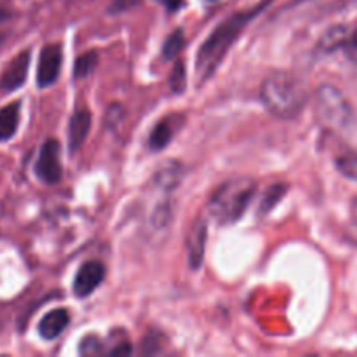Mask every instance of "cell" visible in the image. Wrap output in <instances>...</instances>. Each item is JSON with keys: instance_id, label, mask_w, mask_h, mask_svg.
I'll list each match as a JSON object with an SVG mask.
<instances>
[{"instance_id": "cell-1", "label": "cell", "mask_w": 357, "mask_h": 357, "mask_svg": "<svg viewBox=\"0 0 357 357\" xmlns=\"http://www.w3.org/2000/svg\"><path fill=\"white\" fill-rule=\"evenodd\" d=\"M268 3H271V0H265L253 9L232 14L213 30V33L206 38V42L199 49L197 59H195V72H197L199 79L208 80L216 72L222 59L229 52L230 45L237 40V37L243 33L250 21L257 17Z\"/></svg>"}, {"instance_id": "cell-2", "label": "cell", "mask_w": 357, "mask_h": 357, "mask_svg": "<svg viewBox=\"0 0 357 357\" xmlns=\"http://www.w3.org/2000/svg\"><path fill=\"white\" fill-rule=\"evenodd\" d=\"M260 93L267 110L279 119L296 117L307 101L303 84L288 72H272L265 77Z\"/></svg>"}, {"instance_id": "cell-3", "label": "cell", "mask_w": 357, "mask_h": 357, "mask_svg": "<svg viewBox=\"0 0 357 357\" xmlns=\"http://www.w3.org/2000/svg\"><path fill=\"white\" fill-rule=\"evenodd\" d=\"M257 192V183L251 178H234L223 183L211 197L208 211L216 222L234 223L244 215Z\"/></svg>"}, {"instance_id": "cell-4", "label": "cell", "mask_w": 357, "mask_h": 357, "mask_svg": "<svg viewBox=\"0 0 357 357\" xmlns=\"http://www.w3.org/2000/svg\"><path fill=\"white\" fill-rule=\"evenodd\" d=\"M316 115L321 124L337 131L351 128L354 122V112L347 98L340 89L330 84H324L317 89Z\"/></svg>"}, {"instance_id": "cell-5", "label": "cell", "mask_w": 357, "mask_h": 357, "mask_svg": "<svg viewBox=\"0 0 357 357\" xmlns=\"http://www.w3.org/2000/svg\"><path fill=\"white\" fill-rule=\"evenodd\" d=\"M35 173L44 183L54 185L61 180L63 167L59 162V143L58 139H47L42 145L40 155H38Z\"/></svg>"}, {"instance_id": "cell-6", "label": "cell", "mask_w": 357, "mask_h": 357, "mask_svg": "<svg viewBox=\"0 0 357 357\" xmlns=\"http://www.w3.org/2000/svg\"><path fill=\"white\" fill-rule=\"evenodd\" d=\"M63 52L61 45L51 44L45 45L40 52L38 59V72H37V84L38 87H49L56 82L61 70Z\"/></svg>"}, {"instance_id": "cell-7", "label": "cell", "mask_w": 357, "mask_h": 357, "mask_svg": "<svg viewBox=\"0 0 357 357\" xmlns=\"http://www.w3.org/2000/svg\"><path fill=\"white\" fill-rule=\"evenodd\" d=\"M105 274H107V268H105L103 264L94 260L86 261L75 275V281H73V293H75L79 298H86V296H89L91 293L103 282Z\"/></svg>"}, {"instance_id": "cell-8", "label": "cell", "mask_w": 357, "mask_h": 357, "mask_svg": "<svg viewBox=\"0 0 357 357\" xmlns=\"http://www.w3.org/2000/svg\"><path fill=\"white\" fill-rule=\"evenodd\" d=\"M28 66H30V51L20 52L3 70L2 77H0V89L10 93V91L23 86L24 80H26Z\"/></svg>"}, {"instance_id": "cell-9", "label": "cell", "mask_w": 357, "mask_h": 357, "mask_svg": "<svg viewBox=\"0 0 357 357\" xmlns=\"http://www.w3.org/2000/svg\"><path fill=\"white\" fill-rule=\"evenodd\" d=\"M206 241H208V227H206V222L202 218H199L197 222L194 223V227L190 229V234H188V264L194 271H197L202 265V260H204V250H206Z\"/></svg>"}, {"instance_id": "cell-10", "label": "cell", "mask_w": 357, "mask_h": 357, "mask_svg": "<svg viewBox=\"0 0 357 357\" xmlns=\"http://www.w3.org/2000/svg\"><path fill=\"white\" fill-rule=\"evenodd\" d=\"M91 121H93V119H91V112L87 110V108H79V110L73 114L68 126L70 152H77V150L84 145L87 135H89Z\"/></svg>"}, {"instance_id": "cell-11", "label": "cell", "mask_w": 357, "mask_h": 357, "mask_svg": "<svg viewBox=\"0 0 357 357\" xmlns=\"http://www.w3.org/2000/svg\"><path fill=\"white\" fill-rule=\"evenodd\" d=\"M70 323V312L65 309H56L52 312H47L42 317L40 324H38V333L45 340H54L58 338L63 331L66 330Z\"/></svg>"}, {"instance_id": "cell-12", "label": "cell", "mask_w": 357, "mask_h": 357, "mask_svg": "<svg viewBox=\"0 0 357 357\" xmlns=\"http://www.w3.org/2000/svg\"><path fill=\"white\" fill-rule=\"evenodd\" d=\"M178 124L176 121H173V117H166V119H160L157 122L155 128L152 129L150 132V138H149V146L153 150V152H159L162 150L167 143L173 139L174 131H176Z\"/></svg>"}, {"instance_id": "cell-13", "label": "cell", "mask_w": 357, "mask_h": 357, "mask_svg": "<svg viewBox=\"0 0 357 357\" xmlns=\"http://www.w3.org/2000/svg\"><path fill=\"white\" fill-rule=\"evenodd\" d=\"M20 124V103H10L0 110V142H7Z\"/></svg>"}, {"instance_id": "cell-14", "label": "cell", "mask_w": 357, "mask_h": 357, "mask_svg": "<svg viewBox=\"0 0 357 357\" xmlns=\"http://www.w3.org/2000/svg\"><path fill=\"white\" fill-rule=\"evenodd\" d=\"M347 38H349L347 26H342V24H338V26H331L330 30L321 37L319 47L323 49L324 52H333L335 49L344 45L345 42H347Z\"/></svg>"}, {"instance_id": "cell-15", "label": "cell", "mask_w": 357, "mask_h": 357, "mask_svg": "<svg viewBox=\"0 0 357 357\" xmlns=\"http://www.w3.org/2000/svg\"><path fill=\"white\" fill-rule=\"evenodd\" d=\"M181 176V166L174 160H169L166 166L160 167L159 173L155 174V181L160 188L164 190H169V188L176 187L178 181H180Z\"/></svg>"}, {"instance_id": "cell-16", "label": "cell", "mask_w": 357, "mask_h": 357, "mask_svg": "<svg viewBox=\"0 0 357 357\" xmlns=\"http://www.w3.org/2000/svg\"><path fill=\"white\" fill-rule=\"evenodd\" d=\"M337 169L349 180H357V152L347 150L337 157Z\"/></svg>"}, {"instance_id": "cell-17", "label": "cell", "mask_w": 357, "mask_h": 357, "mask_svg": "<svg viewBox=\"0 0 357 357\" xmlns=\"http://www.w3.org/2000/svg\"><path fill=\"white\" fill-rule=\"evenodd\" d=\"M286 192H288V185L284 183H279V185H272L271 188H268L267 192H265L264 199H261V206H260V215H265V213L271 211L272 208H274L275 204H278L279 201H281L282 197L286 195Z\"/></svg>"}, {"instance_id": "cell-18", "label": "cell", "mask_w": 357, "mask_h": 357, "mask_svg": "<svg viewBox=\"0 0 357 357\" xmlns=\"http://www.w3.org/2000/svg\"><path fill=\"white\" fill-rule=\"evenodd\" d=\"M98 63V54L94 51L86 52L80 58H77L75 65H73V77L75 79H86L89 73H93V70L96 68Z\"/></svg>"}, {"instance_id": "cell-19", "label": "cell", "mask_w": 357, "mask_h": 357, "mask_svg": "<svg viewBox=\"0 0 357 357\" xmlns=\"http://www.w3.org/2000/svg\"><path fill=\"white\" fill-rule=\"evenodd\" d=\"M185 45V35H183V30H174L173 33L169 35V37L166 38V42H164V47H162V56L166 59H174L178 58V54L181 52V49H183Z\"/></svg>"}, {"instance_id": "cell-20", "label": "cell", "mask_w": 357, "mask_h": 357, "mask_svg": "<svg viewBox=\"0 0 357 357\" xmlns=\"http://www.w3.org/2000/svg\"><path fill=\"white\" fill-rule=\"evenodd\" d=\"M169 84H171V89H173V93L181 94L185 91V87H187V73H185V63L183 61H178L176 65H174L173 73H171Z\"/></svg>"}, {"instance_id": "cell-21", "label": "cell", "mask_w": 357, "mask_h": 357, "mask_svg": "<svg viewBox=\"0 0 357 357\" xmlns=\"http://www.w3.org/2000/svg\"><path fill=\"white\" fill-rule=\"evenodd\" d=\"M79 351H80V354H84V356L100 354V352H101L100 338L94 337V335H89V337H86L82 342H80Z\"/></svg>"}, {"instance_id": "cell-22", "label": "cell", "mask_w": 357, "mask_h": 357, "mask_svg": "<svg viewBox=\"0 0 357 357\" xmlns=\"http://www.w3.org/2000/svg\"><path fill=\"white\" fill-rule=\"evenodd\" d=\"M345 45H347V49H349V52H351V54H357V28L354 30V33L349 35Z\"/></svg>"}, {"instance_id": "cell-23", "label": "cell", "mask_w": 357, "mask_h": 357, "mask_svg": "<svg viewBox=\"0 0 357 357\" xmlns=\"http://www.w3.org/2000/svg\"><path fill=\"white\" fill-rule=\"evenodd\" d=\"M131 352H132L131 345H129V344H122V345H119V347L112 349L110 354L112 356H128V354H131Z\"/></svg>"}, {"instance_id": "cell-24", "label": "cell", "mask_w": 357, "mask_h": 357, "mask_svg": "<svg viewBox=\"0 0 357 357\" xmlns=\"http://www.w3.org/2000/svg\"><path fill=\"white\" fill-rule=\"evenodd\" d=\"M159 2L164 3V7H166L167 10L174 13V10L180 9L181 3H183V0H159Z\"/></svg>"}, {"instance_id": "cell-25", "label": "cell", "mask_w": 357, "mask_h": 357, "mask_svg": "<svg viewBox=\"0 0 357 357\" xmlns=\"http://www.w3.org/2000/svg\"><path fill=\"white\" fill-rule=\"evenodd\" d=\"M352 216H354V222L357 223V199L354 201V204H352Z\"/></svg>"}, {"instance_id": "cell-26", "label": "cell", "mask_w": 357, "mask_h": 357, "mask_svg": "<svg viewBox=\"0 0 357 357\" xmlns=\"http://www.w3.org/2000/svg\"><path fill=\"white\" fill-rule=\"evenodd\" d=\"M3 38H6V37H3V35H2V33H0V45H2V44H3Z\"/></svg>"}, {"instance_id": "cell-27", "label": "cell", "mask_w": 357, "mask_h": 357, "mask_svg": "<svg viewBox=\"0 0 357 357\" xmlns=\"http://www.w3.org/2000/svg\"><path fill=\"white\" fill-rule=\"evenodd\" d=\"M206 2H216V0H206Z\"/></svg>"}]
</instances>
